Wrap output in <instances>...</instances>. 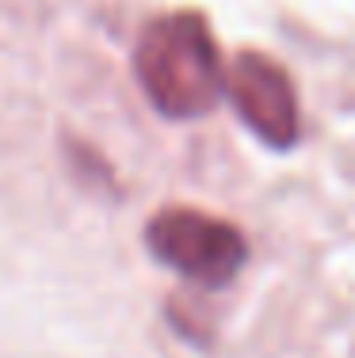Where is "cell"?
Masks as SVG:
<instances>
[{
  "label": "cell",
  "instance_id": "cell-1",
  "mask_svg": "<svg viewBox=\"0 0 355 358\" xmlns=\"http://www.w3.org/2000/svg\"><path fill=\"white\" fill-rule=\"evenodd\" d=\"M134 69L146 99L172 122L202 118L225 92L222 57L199 12H168L149 23L138 38Z\"/></svg>",
  "mask_w": 355,
  "mask_h": 358
},
{
  "label": "cell",
  "instance_id": "cell-3",
  "mask_svg": "<svg viewBox=\"0 0 355 358\" xmlns=\"http://www.w3.org/2000/svg\"><path fill=\"white\" fill-rule=\"evenodd\" d=\"M225 88L237 115L260 141H267L272 149H291L298 141V96L283 65H275L267 54L244 50L230 65Z\"/></svg>",
  "mask_w": 355,
  "mask_h": 358
},
{
  "label": "cell",
  "instance_id": "cell-2",
  "mask_svg": "<svg viewBox=\"0 0 355 358\" xmlns=\"http://www.w3.org/2000/svg\"><path fill=\"white\" fill-rule=\"evenodd\" d=\"M146 248L157 263L172 267L180 278L202 289L230 286L249 263V244L241 229L188 206H172L149 217Z\"/></svg>",
  "mask_w": 355,
  "mask_h": 358
}]
</instances>
